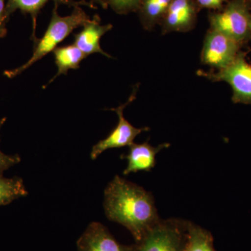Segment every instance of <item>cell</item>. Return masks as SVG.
<instances>
[{
  "instance_id": "7402d4cb",
  "label": "cell",
  "mask_w": 251,
  "mask_h": 251,
  "mask_svg": "<svg viewBox=\"0 0 251 251\" xmlns=\"http://www.w3.org/2000/svg\"><path fill=\"white\" fill-rule=\"evenodd\" d=\"M250 30L251 33V23H250Z\"/></svg>"
},
{
  "instance_id": "5bb4252c",
  "label": "cell",
  "mask_w": 251,
  "mask_h": 251,
  "mask_svg": "<svg viewBox=\"0 0 251 251\" xmlns=\"http://www.w3.org/2000/svg\"><path fill=\"white\" fill-rule=\"evenodd\" d=\"M52 52H53L54 60L58 69V72L53 78L49 81L47 85H50L59 75L62 74L66 75L68 71L70 69H78L80 62L87 57V56L74 44L57 47Z\"/></svg>"
},
{
  "instance_id": "8fae6325",
  "label": "cell",
  "mask_w": 251,
  "mask_h": 251,
  "mask_svg": "<svg viewBox=\"0 0 251 251\" xmlns=\"http://www.w3.org/2000/svg\"><path fill=\"white\" fill-rule=\"evenodd\" d=\"M169 143H163L153 147L148 142L141 144L133 143L129 146V152L122 155V159H126L128 165L124 175H128L138 171H151L156 164L157 153L163 149L169 148Z\"/></svg>"
},
{
  "instance_id": "44dd1931",
  "label": "cell",
  "mask_w": 251,
  "mask_h": 251,
  "mask_svg": "<svg viewBox=\"0 0 251 251\" xmlns=\"http://www.w3.org/2000/svg\"><path fill=\"white\" fill-rule=\"evenodd\" d=\"M91 3L94 4H99L101 6L103 9H107L108 8V5L107 4L106 1L105 0H90Z\"/></svg>"
},
{
  "instance_id": "2e32d148",
  "label": "cell",
  "mask_w": 251,
  "mask_h": 251,
  "mask_svg": "<svg viewBox=\"0 0 251 251\" xmlns=\"http://www.w3.org/2000/svg\"><path fill=\"white\" fill-rule=\"evenodd\" d=\"M28 194L22 179L18 177L5 178L0 175V206L6 205Z\"/></svg>"
},
{
  "instance_id": "ffe728a7",
  "label": "cell",
  "mask_w": 251,
  "mask_h": 251,
  "mask_svg": "<svg viewBox=\"0 0 251 251\" xmlns=\"http://www.w3.org/2000/svg\"><path fill=\"white\" fill-rule=\"evenodd\" d=\"M6 13V8H5V0H0V34L3 32V23H4Z\"/></svg>"
},
{
  "instance_id": "d6986e66",
  "label": "cell",
  "mask_w": 251,
  "mask_h": 251,
  "mask_svg": "<svg viewBox=\"0 0 251 251\" xmlns=\"http://www.w3.org/2000/svg\"><path fill=\"white\" fill-rule=\"evenodd\" d=\"M227 1L228 0H196L200 11L203 9L220 11Z\"/></svg>"
},
{
  "instance_id": "5b68a950",
  "label": "cell",
  "mask_w": 251,
  "mask_h": 251,
  "mask_svg": "<svg viewBox=\"0 0 251 251\" xmlns=\"http://www.w3.org/2000/svg\"><path fill=\"white\" fill-rule=\"evenodd\" d=\"M186 220H160L158 224L135 243L134 251H183L186 240Z\"/></svg>"
},
{
  "instance_id": "9a60e30c",
  "label": "cell",
  "mask_w": 251,
  "mask_h": 251,
  "mask_svg": "<svg viewBox=\"0 0 251 251\" xmlns=\"http://www.w3.org/2000/svg\"><path fill=\"white\" fill-rule=\"evenodd\" d=\"M183 251H216L212 234L207 229L188 221Z\"/></svg>"
},
{
  "instance_id": "4fadbf2b",
  "label": "cell",
  "mask_w": 251,
  "mask_h": 251,
  "mask_svg": "<svg viewBox=\"0 0 251 251\" xmlns=\"http://www.w3.org/2000/svg\"><path fill=\"white\" fill-rule=\"evenodd\" d=\"M172 0H142L138 10L144 29L152 30L164 17Z\"/></svg>"
},
{
  "instance_id": "277c9868",
  "label": "cell",
  "mask_w": 251,
  "mask_h": 251,
  "mask_svg": "<svg viewBox=\"0 0 251 251\" xmlns=\"http://www.w3.org/2000/svg\"><path fill=\"white\" fill-rule=\"evenodd\" d=\"M197 74L213 82H227L232 88L233 103L251 105V64L242 51L225 69L210 72L198 70Z\"/></svg>"
},
{
  "instance_id": "52a82bcc",
  "label": "cell",
  "mask_w": 251,
  "mask_h": 251,
  "mask_svg": "<svg viewBox=\"0 0 251 251\" xmlns=\"http://www.w3.org/2000/svg\"><path fill=\"white\" fill-rule=\"evenodd\" d=\"M138 90V85H137L133 89V93L126 103L120 105L118 108L110 109L112 111L116 112L117 115H118V124L106 138L100 140L92 148L90 154L91 158L92 160H95L100 153H103L108 149L129 147L133 143L135 138L142 132L150 130L149 127L135 128L133 126L130 125L124 116V110L127 105H129L136 98Z\"/></svg>"
},
{
  "instance_id": "9c48e42d",
  "label": "cell",
  "mask_w": 251,
  "mask_h": 251,
  "mask_svg": "<svg viewBox=\"0 0 251 251\" xmlns=\"http://www.w3.org/2000/svg\"><path fill=\"white\" fill-rule=\"evenodd\" d=\"M77 251H134V245L120 244L100 223L89 225L77 242Z\"/></svg>"
},
{
  "instance_id": "7a4b0ae2",
  "label": "cell",
  "mask_w": 251,
  "mask_h": 251,
  "mask_svg": "<svg viewBox=\"0 0 251 251\" xmlns=\"http://www.w3.org/2000/svg\"><path fill=\"white\" fill-rule=\"evenodd\" d=\"M58 4H54L52 17L45 34L41 39L35 43L32 56L25 64L14 70L7 71L5 75L14 77L22 74L32 64L45 57L49 52H52L57 45L62 42L76 28L84 25L90 18L80 6L74 7L72 14L67 16H59L57 11Z\"/></svg>"
},
{
  "instance_id": "3957f363",
  "label": "cell",
  "mask_w": 251,
  "mask_h": 251,
  "mask_svg": "<svg viewBox=\"0 0 251 251\" xmlns=\"http://www.w3.org/2000/svg\"><path fill=\"white\" fill-rule=\"evenodd\" d=\"M251 18L249 0H228L222 9L208 16L210 29L229 36L241 46L251 37Z\"/></svg>"
},
{
  "instance_id": "6da1fadb",
  "label": "cell",
  "mask_w": 251,
  "mask_h": 251,
  "mask_svg": "<svg viewBox=\"0 0 251 251\" xmlns=\"http://www.w3.org/2000/svg\"><path fill=\"white\" fill-rule=\"evenodd\" d=\"M104 208L108 219L125 226L135 243L161 219L151 193L118 175L105 188Z\"/></svg>"
},
{
  "instance_id": "e0dca14e",
  "label": "cell",
  "mask_w": 251,
  "mask_h": 251,
  "mask_svg": "<svg viewBox=\"0 0 251 251\" xmlns=\"http://www.w3.org/2000/svg\"><path fill=\"white\" fill-rule=\"evenodd\" d=\"M117 14L126 15L138 11L142 0H105Z\"/></svg>"
},
{
  "instance_id": "8992f818",
  "label": "cell",
  "mask_w": 251,
  "mask_h": 251,
  "mask_svg": "<svg viewBox=\"0 0 251 251\" xmlns=\"http://www.w3.org/2000/svg\"><path fill=\"white\" fill-rule=\"evenodd\" d=\"M240 44L219 31L209 29L204 38L201 62L214 71L229 66L240 52Z\"/></svg>"
},
{
  "instance_id": "7c38bea8",
  "label": "cell",
  "mask_w": 251,
  "mask_h": 251,
  "mask_svg": "<svg viewBox=\"0 0 251 251\" xmlns=\"http://www.w3.org/2000/svg\"><path fill=\"white\" fill-rule=\"evenodd\" d=\"M49 1H53L54 4H64L69 6H88L91 9H97L95 4H92L90 1H87L86 0H81V1H76L74 0H9L7 6L6 8V13L5 16H9L11 13L14 12L16 10H21L23 13L31 15L33 21V39L34 42H36L38 39L36 37V19H37L38 15L40 13L41 10L45 6V5Z\"/></svg>"
},
{
  "instance_id": "ba28073f",
  "label": "cell",
  "mask_w": 251,
  "mask_h": 251,
  "mask_svg": "<svg viewBox=\"0 0 251 251\" xmlns=\"http://www.w3.org/2000/svg\"><path fill=\"white\" fill-rule=\"evenodd\" d=\"M199 11L196 0H172L159 24L162 34L193 30L197 23Z\"/></svg>"
},
{
  "instance_id": "30bf717a",
  "label": "cell",
  "mask_w": 251,
  "mask_h": 251,
  "mask_svg": "<svg viewBox=\"0 0 251 251\" xmlns=\"http://www.w3.org/2000/svg\"><path fill=\"white\" fill-rule=\"evenodd\" d=\"M112 29V25H100V18L98 15H95L90 20L83 29L74 35V44L85 54L90 55L94 53H100L105 57H111L108 53L104 52L100 48V41L102 36Z\"/></svg>"
},
{
  "instance_id": "ac0fdd59",
  "label": "cell",
  "mask_w": 251,
  "mask_h": 251,
  "mask_svg": "<svg viewBox=\"0 0 251 251\" xmlns=\"http://www.w3.org/2000/svg\"><path fill=\"white\" fill-rule=\"evenodd\" d=\"M4 120H3L2 121L0 122V128L4 123ZM20 161H21V158L18 155L10 156V155L4 154L0 150V175H2V173L5 171L17 164Z\"/></svg>"
}]
</instances>
